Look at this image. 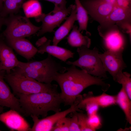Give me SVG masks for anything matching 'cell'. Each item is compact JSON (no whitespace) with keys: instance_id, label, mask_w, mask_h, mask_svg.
I'll return each instance as SVG.
<instances>
[{"instance_id":"8d00e7d4","label":"cell","mask_w":131,"mask_h":131,"mask_svg":"<svg viewBox=\"0 0 131 131\" xmlns=\"http://www.w3.org/2000/svg\"><path fill=\"white\" fill-rule=\"evenodd\" d=\"M3 5V0H0V11Z\"/></svg>"},{"instance_id":"7c38bea8","label":"cell","mask_w":131,"mask_h":131,"mask_svg":"<svg viewBox=\"0 0 131 131\" xmlns=\"http://www.w3.org/2000/svg\"><path fill=\"white\" fill-rule=\"evenodd\" d=\"M6 73L5 70H0V105L3 107H9L24 115L18 99L11 92L4 80Z\"/></svg>"},{"instance_id":"9c48e42d","label":"cell","mask_w":131,"mask_h":131,"mask_svg":"<svg viewBox=\"0 0 131 131\" xmlns=\"http://www.w3.org/2000/svg\"><path fill=\"white\" fill-rule=\"evenodd\" d=\"M123 50H107L103 53L99 54L105 71L111 75L114 80L127 67L123 57Z\"/></svg>"},{"instance_id":"f546056e","label":"cell","mask_w":131,"mask_h":131,"mask_svg":"<svg viewBox=\"0 0 131 131\" xmlns=\"http://www.w3.org/2000/svg\"><path fill=\"white\" fill-rule=\"evenodd\" d=\"M76 111L73 112L74 115L70 118L69 127V131H80Z\"/></svg>"},{"instance_id":"52a82bcc","label":"cell","mask_w":131,"mask_h":131,"mask_svg":"<svg viewBox=\"0 0 131 131\" xmlns=\"http://www.w3.org/2000/svg\"><path fill=\"white\" fill-rule=\"evenodd\" d=\"M54 9L47 14L42 13L35 18L36 22H41V29L37 33L38 36L42 35L47 32H51L54 29L59 26L61 23L67 17L71 12L73 4L67 8L63 9L56 4Z\"/></svg>"},{"instance_id":"4316f807","label":"cell","mask_w":131,"mask_h":131,"mask_svg":"<svg viewBox=\"0 0 131 131\" xmlns=\"http://www.w3.org/2000/svg\"><path fill=\"white\" fill-rule=\"evenodd\" d=\"M70 118L66 116L59 120L54 125L51 131H69Z\"/></svg>"},{"instance_id":"7402d4cb","label":"cell","mask_w":131,"mask_h":131,"mask_svg":"<svg viewBox=\"0 0 131 131\" xmlns=\"http://www.w3.org/2000/svg\"><path fill=\"white\" fill-rule=\"evenodd\" d=\"M22 7L28 18H35L42 13L41 5L38 0H28L23 3Z\"/></svg>"},{"instance_id":"d4e9b609","label":"cell","mask_w":131,"mask_h":131,"mask_svg":"<svg viewBox=\"0 0 131 131\" xmlns=\"http://www.w3.org/2000/svg\"><path fill=\"white\" fill-rule=\"evenodd\" d=\"M131 75L127 72H122L117 75L114 81L122 85L128 96L131 99Z\"/></svg>"},{"instance_id":"e575fe53","label":"cell","mask_w":131,"mask_h":131,"mask_svg":"<svg viewBox=\"0 0 131 131\" xmlns=\"http://www.w3.org/2000/svg\"><path fill=\"white\" fill-rule=\"evenodd\" d=\"M106 3L112 4L114 6L115 5L116 0H101Z\"/></svg>"},{"instance_id":"74e56055","label":"cell","mask_w":131,"mask_h":131,"mask_svg":"<svg viewBox=\"0 0 131 131\" xmlns=\"http://www.w3.org/2000/svg\"><path fill=\"white\" fill-rule=\"evenodd\" d=\"M3 110V107L2 106L0 105V114L2 112ZM0 131H1V130H0Z\"/></svg>"},{"instance_id":"7a4b0ae2","label":"cell","mask_w":131,"mask_h":131,"mask_svg":"<svg viewBox=\"0 0 131 131\" xmlns=\"http://www.w3.org/2000/svg\"><path fill=\"white\" fill-rule=\"evenodd\" d=\"M17 95L25 116L41 115L44 118L47 116L49 111L55 113L61 111L60 105L62 101L57 90Z\"/></svg>"},{"instance_id":"d6a6232c","label":"cell","mask_w":131,"mask_h":131,"mask_svg":"<svg viewBox=\"0 0 131 131\" xmlns=\"http://www.w3.org/2000/svg\"><path fill=\"white\" fill-rule=\"evenodd\" d=\"M38 1L44 0L52 2L59 6L63 9H65L66 8V0H38Z\"/></svg>"},{"instance_id":"f1b7e54d","label":"cell","mask_w":131,"mask_h":131,"mask_svg":"<svg viewBox=\"0 0 131 131\" xmlns=\"http://www.w3.org/2000/svg\"><path fill=\"white\" fill-rule=\"evenodd\" d=\"M88 117L89 123L90 127L95 131L101 127V121L98 114L93 115Z\"/></svg>"},{"instance_id":"4fadbf2b","label":"cell","mask_w":131,"mask_h":131,"mask_svg":"<svg viewBox=\"0 0 131 131\" xmlns=\"http://www.w3.org/2000/svg\"><path fill=\"white\" fill-rule=\"evenodd\" d=\"M0 121L11 131H29L31 128L20 113L11 109L0 114Z\"/></svg>"},{"instance_id":"9a60e30c","label":"cell","mask_w":131,"mask_h":131,"mask_svg":"<svg viewBox=\"0 0 131 131\" xmlns=\"http://www.w3.org/2000/svg\"><path fill=\"white\" fill-rule=\"evenodd\" d=\"M6 39L7 44L8 46L27 60L32 58L38 52V49L25 38Z\"/></svg>"},{"instance_id":"d590c367","label":"cell","mask_w":131,"mask_h":131,"mask_svg":"<svg viewBox=\"0 0 131 131\" xmlns=\"http://www.w3.org/2000/svg\"><path fill=\"white\" fill-rule=\"evenodd\" d=\"M6 17L2 16L0 15V30L2 26L5 25V21Z\"/></svg>"},{"instance_id":"ba28073f","label":"cell","mask_w":131,"mask_h":131,"mask_svg":"<svg viewBox=\"0 0 131 131\" xmlns=\"http://www.w3.org/2000/svg\"><path fill=\"white\" fill-rule=\"evenodd\" d=\"M82 98V96L79 95L74 103L68 109L63 111L55 113L53 115L41 119H39L38 116L30 115L33 122V124L29 131H51L54 124L61 118L66 117L69 114L75 111L82 112L78 106Z\"/></svg>"},{"instance_id":"5bb4252c","label":"cell","mask_w":131,"mask_h":131,"mask_svg":"<svg viewBox=\"0 0 131 131\" xmlns=\"http://www.w3.org/2000/svg\"><path fill=\"white\" fill-rule=\"evenodd\" d=\"M19 62L13 49L0 38V70H5L9 73L18 66Z\"/></svg>"},{"instance_id":"6da1fadb","label":"cell","mask_w":131,"mask_h":131,"mask_svg":"<svg viewBox=\"0 0 131 131\" xmlns=\"http://www.w3.org/2000/svg\"><path fill=\"white\" fill-rule=\"evenodd\" d=\"M54 81L60 87V96L65 106L72 105L80 93L90 86H100L104 92L110 86L102 79L91 75L84 70L79 69L73 65L66 68L65 72H58Z\"/></svg>"},{"instance_id":"603a6c76","label":"cell","mask_w":131,"mask_h":131,"mask_svg":"<svg viewBox=\"0 0 131 131\" xmlns=\"http://www.w3.org/2000/svg\"><path fill=\"white\" fill-rule=\"evenodd\" d=\"M77 12L76 15L79 25L78 30L81 32L85 31L88 34L90 33L87 31V28L88 17L87 12L80 0H74Z\"/></svg>"},{"instance_id":"484cf974","label":"cell","mask_w":131,"mask_h":131,"mask_svg":"<svg viewBox=\"0 0 131 131\" xmlns=\"http://www.w3.org/2000/svg\"><path fill=\"white\" fill-rule=\"evenodd\" d=\"M78 122L81 131H94L95 130L90 126L88 121V115L82 112L76 111Z\"/></svg>"},{"instance_id":"83f0119b","label":"cell","mask_w":131,"mask_h":131,"mask_svg":"<svg viewBox=\"0 0 131 131\" xmlns=\"http://www.w3.org/2000/svg\"><path fill=\"white\" fill-rule=\"evenodd\" d=\"M115 24L122 32L129 34L131 37V20H126L117 22Z\"/></svg>"},{"instance_id":"4dcf8cb0","label":"cell","mask_w":131,"mask_h":131,"mask_svg":"<svg viewBox=\"0 0 131 131\" xmlns=\"http://www.w3.org/2000/svg\"><path fill=\"white\" fill-rule=\"evenodd\" d=\"M99 106L93 104H88L84 106L82 109H85L87 113L88 116L97 114Z\"/></svg>"},{"instance_id":"8fae6325","label":"cell","mask_w":131,"mask_h":131,"mask_svg":"<svg viewBox=\"0 0 131 131\" xmlns=\"http://www.w3.org/2000/svg\"><path fill=\"white\" fill-rule=\"evenodd\" d=\"M82 4L88 14L100 24L106 19L115 6L101 0H84Z\"/></svg>"},{"instance_id":"ffe728a7","label":"cell","mask_w":131,"mask_h":131,"mask_svg":"<svg viewBox=\"0 0 131 131\" xmlns=\"http://www.w3.org/2000/svg\"><path fill=\"white\" fill-rule=\"evenodd\" d=\"M68 43L71 46L79 47L84 46L89 48L91 40L87 36L83 35L78 30V26L74 25L72 30L67 37Z\"/></svg>"},{"instance_id":"277c9868","label":"cell","mask_w":131,"mask_h":131,"mask_svg":"<svg viewBox=\"0 0 131 131\" xmlns=\"http://www.w3.org/2000/svg\"><path fill=\"white\" fill-rule=\"evenodd\" d=\"M4 79L11 86L14 95L49 92L57 90V85L39 82L13 70L9 73H6Z\"/></svg>"},{"instance_id":"2e32d148","label":"cell","mask_w":131,"mask_h":131,"mask_svg":"<svg viewBox=\"0 0 131 131\" xmlns=\"http://www.w3.org/2000/svg\"><path fill=\"white\" fill-rule=\"evenodd\" d=\"M51 40H47L38 47L37 52L41 54L45 52L47 53L64 62H66L69 58L74 57V53L57 45H51Z\"/></svg>"},{"instance_id":"44dd1931","label":"cell","mask_w":131,"mask_h":131,"mask_svg":"<svg viewBox=\"0 0 131 131\" xmlns=\"http://www.w3.org/2000/svg\"><path fill=\"white\" fill-rule=\"evenodd\" d=\"M116 103L122 110L127 121L131 124V101L124 88L122 87L116 96Z\"/></svg>"},{"instance_id":"ac0fdd59","label":"cell","mask_w":131,"mask_h":131,"mask_svg":"<svg viewBox=\"0 0 131 131\" xmlns=\"http://www.w3.org/2000/svg\"><path fill=\"white\" fill-rule=\"evenodd\" d=\"M93 104L102 107H106L116 104V96H112L103 93L97 96H82V98L78 105L79 108L81 109L85 105Z\"/></svg>"},{"instance_id":"5b68a950","label":"cell","mask_w":131,"mask_h":131,"mask_svg":"<svg viewBox=\"0 0 131 131\" xmlns=\"http://www.w3.org/2000/svg\"><path fill=\"white\" fill-rule=\"evenodd\" d=\"M77 51L79 58L74 61H68L67 64L80 67L89 74L100 78H108L99 56L98 49L95 47L90 49L84 46L78 47Z\"/></svg>"},{"instance_id":"cb8c5ba5","label":"cell","mask_w":131,"mask_h":131,"mask_svg":"<svg viewBox=\"0 0 131 131\" xmlns=\"http://www.w3.org/2000/svg\"><path fill=\"white\" fill-rule=\"evenodd\" d=\"M24 0H3L0 15L4 17L8 15L16 13L22 7Z\"/></svg>"},{"instance_id":"d6986e66","label":"cell","mask_w":131,"mask_h":131,"mask_svg":"<svg viewBox=\"0 0 131 131\" xmlns=\"http://www.w3.org/2000/svg\"><path fill=\"white\" fill-rule=\"evenodd\" d=\"M131 20V9L115 6L110 14L99 26L105 27L115 24L118 22Z\"/></svg>"},{"instance_id":"1f68e13d","label":"cell","mask_w":131,"mask_h":131,"mask_svg":"<svg viewBox=\"0 0 131 131\" xmlns=\"http://www.w3.org/2000/svg\"><path fill=\"white\" fill-rule=\"evenodd\" d=\"M115 6L131 9V0H116Z\"/></svg>"},{"instance_id":"e0dca14e","label":"cell","mask_w":131,"mask_h":131,"mask_svg":"<svg viewBox=\"0 0 131 131\" xmlns=\"http://www.w3.org/2000/svg\"><path fill=\"white\" fill-rule=\"evenodd\" d=\"M76 12V5H73L70 15L66 18L65 22L55 32L52 41L53 45H57L73 28L75 22L77 20Z\"/></svg>"},{"instance_id":"30bf717a","label":"cell","mask_w":131,"mask_h":131,"mask_svg":"<svg viewBox=\"0 0 131 131\" xmlns=\"http://www.w3.org/2000/svg\"><path fill=\"white\" fill-rule=\"evenodd\" d=\"M98 30L107 50H124V37L116 24L104 27L98 26Z\"/></svg>"},{"instance_id":"8992f818","label":"cell","mask_w":131,"mask_h":131,"mask_svg":"<svg viewBox=\"0 0 131 131\" xmlns=\"http://www.w3.org/2000/svg\"><path fill=\"white\" fill-rule=\"evenodd\" d=\"M5 25L6 28L3 34L5 39L25 38L35 34L41 28L34 25L26 16L14 14L6 17Z\"/></svg>"},{"instance_id":"3957f363","label":"cell","mask_w":131,"mask_h":131,"mask_svg":"<svg viewBox=\"0 0 131 131\" xmlns=\"http://www.w3.org/2000/svg\"><path fill=\"white\" fill-rule=\"evenodd\" d=\"M25 76L45 83H51L58 72H65L66 68L56 62L48 54L42 60L24 62L19 61L17 67L12 69Z\"/></svg>"},{"instance_id":"836d02e7","label":"cell","mask_w":131,"mask_h":131,"mask_svg":"<svg viewBox=\"0 0 131 131\" xmlns=\"http://www.w3.org/2000/svg\"><path fill=\"white\" fill-rule=\"evenodd\" d=\"M48 39L45 37H43L38 39L36 42L35 45L38 47L42 45Z\"/></svg>"}]
</instances>
